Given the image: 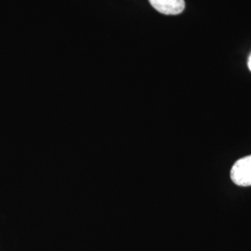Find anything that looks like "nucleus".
<instances>
[{"label": "nucleus", "mask_w": 251, "mask_h": 251, "mask_svg": "<svg viewBox=\"0 0 251 251\" xmlns=\"http://www.w3.org/2000/svg\"><path fill=\"white\" fill-rule=\"evenodd\" d=\"M152 8L165 15H178L185 9L184 0H149Z\"/></svg>", "instance_id": "obj_2"}, {"label": "nucleus", "mask_w": 251, "mask_h": 251, "mask_svg": "<svg viewBox=\"0 0 251 251\" xmlns=\"http://www.w3.org/2000/svg\"><path fill=\"white\" fill-rule=\"evenodd\" d=\"M248 65H249V68H250V70L251 71V56H250V58H249V62H248Z\"/></svg>", "instance_id": "obj_3"}, {"label": "nucleus", "mask_w": 251, "mask_h": 251, "mask_svg": "<svg viewBox=\"0 0 251 251\" xmlns=\"http://www.w3.org/2000/svg\"><path fill=\"white\" fill-rule=\"evenodd\" d=\"M231 179L236 185H251V154L240 158L233 164L231 170Z\"/></svg>", "instance_id": "obj_1"}]
</instances>
